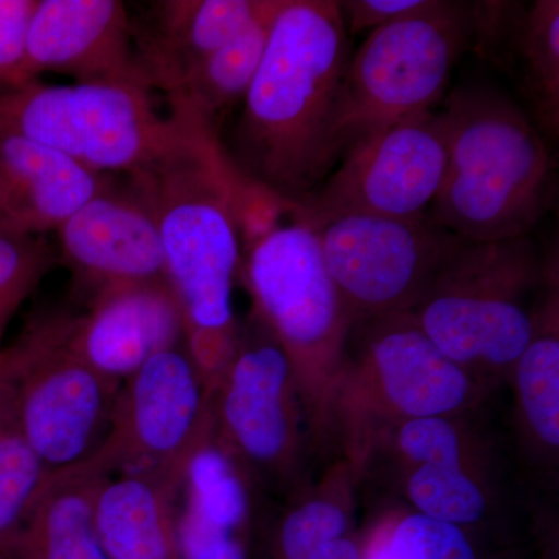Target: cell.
<instances>
[{"label":"cell","mask_w":559,"mask_h":559,"mask_svg":"<svg viewBox=\"0 0 559 559\" xmlns=\"http://www.w3.org/2000/svg\"><path fill=\"white\" fill-rule=\"evenodd\" d=\"M352 53L337 0H283L237 124L221 142L238 175L293 210L340 164Z\"/></svg>","instance_id":"cell-1"},{"label":"cell","mask_w":559,"mask_h":559,"mask_svg":"<svg viewBox=\"0 0 559 559\" xmlns=\"http://www.w3.org/2000/svg\"><path fill=\"white\" fill-rule=\"evenodd\" d=\"M175 146L150 170L130 179L145 197L164 248L167 282L183 316V348L213 388L240 342L234 283L242 248L234 213L237 171L218 132L186 110Z\"/></svg>","instance_id":"cell-2"},{"label":"cell","mask_w":559,"mask_h":559,"mask_svg":"<svg viewBox=\"0 0 559 559\" xmlns=\"http://www.w3.org/2000/svg\"><path fill=\"white\" fill-rule=\"evenodd\" d=\"M447 171L428 218L466 241L532 234L554 205L557 165L536 124L491 84H462L440 110Z\"/></svg>","instance_id":"cell-3"},{"label":"cell","mask_w":559,"mask_h":559,"mask_svg":"<svg viewBox=\"0 0 559 559\" xmlns=\"http://www.w3.org/2000/svg\"><path fill=\"white\" fill-rule=\"evenodd\" d=\"M0 131L49 146L97 175L134 178L178 145L186 120L173 110L160 116L153 92L130 81L36 80L0 94Z\"/></svg>","instance_id":"cell-4"},{"label":"cell","mask_w":559,"mask_h":559,"mask_svg":"<svg viewBox=\"0 0 559 559\" xmlns=\"http://www.w3.org/2000/svg\"><path fill=\"white\" fill-rule=\"evenodd\" d=\"M549 267L532 234L460 242L409 312L423 333L459 366L516 364L535 334L522 297Z\"/></svg>","instance_id":"cell-5"},{"label":"cell","mask_w":559,"mask_h":559,"mask_svg":"<svg viewBox=\"0 0 559 559\" xmlns=\"http://www.w3.org/2000/svg\"><path fill=\"white\" fill-rule=\"evenodd\" d=\"M471 43V2L452 0H430L426 9L370 32L353 50L345 76L341 159L367 135L436 110Z\"/></svg>","instance_id":"cell-6"},{"label":"cell","mask_w":559,"mask_h":559,"mask_svg":"<svg viewBox=\"0 0 559 559\" xmlns=\"http://www.w3.org/2000/svg\"><path fill=\"white\" fill-rule=\"evenodd\" d=\"M120 385L70 349L64 312L32 320L13 344L0 349V390L50 471L75 465L98 450Z\"/></svg>","instance_id":"cell-7"},{"label":"cell","mask_w":559,"mask_h":559,"mask_svg":"<svg viewBox=\"0 0 559 559\" xmlns=\"http://www.w3.org/2000/svg\"><path fill=\"white\" fill-rule=\"evenodd\" d=\"M447 160L440 110L407 117L348 148L289 219L318 230L348 215L425 218L440 193Z\"/></svg>","instance_id":"cell-8"},{"label":"cell","mask_w":559,"mask_h":559,"mask_svg":"<svg viewBox=\"0 0 559 559\" xmlns=\"http://www.w3.org/2000/svg\"><path fill=\"white\" fill-rule=\"evenodd\" d=\"M212 433L209 390L182 344L121 382L100 447L116 473L150 477L180 495L187 463Z\"/></svg>","instance_id":"cell-9"},{"label":"cell","mask_w":559,"mask_h":559,"mask_svg":"<svg viewBox=\"0 0 559 559\" xmlns=\"http://www.w3.org/2000/svg\"><path fill=\"white\" fill-rule=\"evenodd\" d=\"M323 260L353 314H406L417 308L463 238L428 216L348 215L320 227Z\"/></svg>","instance_id":"cell-10"},{"label":"cell","mask_w":559,"mask_h":559,"mask_svg":"<svg viewBox=\"0 0 559 559\" xmlns=\"http://www.w3.org/2000/svg\"><path fill=\"white\" fill-rule=\"evenodd\" d=\"M241 271L259 319L293 367L341 347L355 314L330 275L318 231L289 219L245 253Z\"/></svg>","instance_id":"cell-11"},{"label":"cell","mask_w":559,"mask_h":559,"mask_svg":"<svg viewBox=\"0 0 559 559\" xmlns=\"http://www.w3.org/2000/svg\"><path fill=\"white\" fill-rule=\"evenodd\" d=\"M57 235L58 260L87 300L112 286L167 280L153 210L130 179L120 187L110 178Z\"/></svg>","instance_id":"cell-12"},{"label":"cell","mask_w":559,"mask_h":559,"mask_svg":"<svg viewBox=\"0 0 559 559\" xmlns=\"http://www.w3.org/2000/svg\"><path fill=\"white\" fill-rule=\"evenodd\" d=\"M47 72L75 83L130 81L145 86L135 69L127 3L38 0L25 32L20 87Z\"/></svg>","instance_id":"cell-13"},{"label":"cell","mask_w":559,"mask_h":559,"mask_svg":"<svg viewBox=\"0 0 559 559\" xmlns=\"http://www.w3.org/2000/svg\"><path fill=\"white\" fill-rule=\"evenodd\" d=\"M66 341L91 369L123 382L157 353L183 344V316L167 280L103 289L81 316L64 312Z\"/></svg>","instance_id":"cell-14"},{"label":"cell","mask_w":559,"mask_h":559,"mask_svg":"<svg viewBox=\"0 0 559 559\" xmlns=\"http://www.w3.org/2000/svg\"><path fill=\"white\" fill-rule=\"evenodd\" d=\"M259 336L238 342L235 355L210 392L213 423L253 465L272 468L290 447L288 390L293 362L261 322Z\"/></svg>","instance_id":"cell-15"},{"label":"cell","mask_w":559,"mask_h":559,"mask_svg":"<svg viewBox=\"0 0 559 559\" xmlns=\"http://www.w3.org/2000/svg\"><path fill=\"white\" fill-rule=\"evenodd\" d=\"M271 0H160L132 17L135 69L171 97L209 55L237 38Z\"/></svg>","instance_id":"cell-16"},{"label":"cell","mask_w":559,"mask_h":559,"mask_svg":"<svg viewBox=\"0 0 559 559\" xmlns=\"http://www.w3.org/2000/svg\"><path fill=\"white\" fill-rule=\"evenodd\" d=\"M110 178L49 146L0 131V231L25 237L57 231Z\"/></svg>","instance_id":"cell-17"},{"label":"cell","mask_w":559,"mask_h":559,"mask_svg":"<svg viewBox=\"0 0 559 559\" xmlns=\"http://www.w3.org/2000/svg\"><path fill=\"white\" fill-rule=\"evenodd\" d=\"M116 474L98 447L75 465L51 471L5 559H108L95 528L103 485Z\"/></svg>","instance_id":"cell-18"},{"label":"cell","mask_w":559,"mask_h":559,"mask_svg":"<svg viewBox=\"0 0 559 559\" xmlns=\"http://www.w3.org/2000/svg\"><path fill=\"white\" fill-rule=\"evenodd\" d=\"M380 319L370 355L390 403L412 418L459 409L469 392L463 367L436 347L409 312Z\"/></svg>","instance_id":"cell-19"},{"label":"cell","mask_w":559,"mask_h":559,"mask_svg":"<svg viewBox=\"0 0 559 559\" xmlns=\"http://www.w3.org/2000/svg\"><path fill=\"white\" fill-rule=\"evenodd\" d=\"M170 488L138 474L103 485L95 528L108 559H180L176 500Z\"/></svg>","instance_id":"cell-20"},{"label":"cell","mask_w":559,"mask_h":559,"mask_svg":"<svg viewBox=\"0 0 559 559\" xmlns=\"http://www.w3.org/2000/svg\"><path fill=\"white\" fill-rule=\"evenodd\" d=\"M283 0H271L267 9L237 38L209 55L168 97L171 109L186 110L218 132L224 117L241 105L263 60L275 16Z\"/></svg>","instance_id":"cell-21"},{"label":"cell","mask_w":559,"mask_h":559,"mask_svg":"<svg viewBox=\"0 0 559 559\" xmlns=\"http://www.w3.org/2000/svg\"><path fill=\"white\" fill-rule=\"evenodd\" d=\"M520 84L530 119L546 140L559 134V2L525 7L499 68Z\"/></svg>","instance_id":"cell-22"},{"label":"cell","mask_w":559,"mask_h":559,"mask_svg":"<svg viewBox=\"0 0 559 559\" xmlns=\"http://www.w3.org/2000/svg\"><path fill=\"white\" fill-rule=\"evenodd\" d=\"M186 506L182 511L212 527L246 535L249 521V496L234 460L226 448L212 436L193 452L182 487Z\"/></svg>","instance_id":"cell-23"},{"label":"cell","mask_w":559,"mask_h":559,"mask_svg":"<svg viewBox=\"0 0 559 559\" xmlns=\"http://www.w3.org/2000/svg\"><path fill=\"white\" fill-rule=\"evenodd\" d=\"M50 473L21 432L0 390V559L20 535Z\"/></svg>","instance_id":"cell-24"},{"label":"cell","mask_w":559,"mask_h":559,"mask_svg":"<svg viewBox=\"0 0 559 559\" xmlns=\"http://www.w3.org/2000/svg\"><path fill=\"white\" fill-rule=\"evenodd\" d=\"M554 304L536 318L535 334L518 359V388L530 426L544 443L559 444V341Z\"/></svg>","instance_id":"cell-25"},{"label":"cell","mask_w":559,"mask_h":559,"mask_svg":"<svg viewBox=\"0 0 559 559\" xmlns=\"http://www.w3.org/2000/svg\"><path fill=\"white\" fill-rule=\"evenodd\" d=\"M57 264L46 238L0 231V349L11 319Z\"/></svg>","instance_id":"cell-26"},{"label":"cell","mask_w":559,"mask_h":559,"mask_svg":"<svg viewBox=\"0 0 559 559\" xmlns=\"http://www.w3.org/2000/svg\"><path fill=\"white\" fill-rule=\"evenodd\" d=\"M409 496L419 514L447 524H474L484 516L485 498L460 465H421L412 474Z\"/></svg>","instance_id":"cell-27"},{"label":"cell","mask_w":559,"mask_h":559,"mask_svg":"<svg viewBox=\"0 0 559 559\" xmlns=\"http://www.w3.org/2000/svg\"><path fill=\"white\" fill-rule=\"evenodd\" d=\"M362 559H477V555L462 527L417 513L374 540Z\"/></svg>","instance_id":"cell-28"},{"label":"cell","mask_w":559,"mask_h":559,"mask_svg":"<svg viewBox=\"0 0 559 559\" xmlns=\"http://www.w3.org/2000/svg\"><path fill=\"white\" fill-rule=\"evenodd\" d=\"M347 516L326 500H312L290 511L280 527L275 559H304L320 547L344 538Z\"/></svg>","instance_id":"cell-29"},{"label":"cell","mask_w":559,"mask_h":559,"mask_svg":"<svg viewBox=\"0 0 559 559\" xmlns=\"http://www.w3.org/2000/svg\"><path fill=\"white\" fill-rule=\"evenodd\" d=\"M290 212L293 207L288 202L237 173L234 183V213L242 257L267 235L283 226Z\"/></svg>","instance_id":"cell-30"},{"label":"cell","mask_w":559,"mask_h":559,"mask_svg":"<svg viewBox=\"0 0 559 559\" xmlns=\"http://www.w3.org/2000/svg\"><path fill=\"white\" fill-rule=\"evenodd\" d=\"M400 447L421 465H460L457 430L441 417L414 418L400 432Z\"/></svg>","instance_id":"cell-31"},{"label":"cell","mask_w":559,"mask_h":559,"mask_svg":"<svg viewBox=\"0 0 559 559\" xmlns=\"http://www.w3.org/2000/svg\"><path fill=\"white\" fill-rule=\"evenodd\" d=\"M176 536L180 559H249L246 535L212 527L182 510H176Z\"/></svg>","instance_id":"cell-32"},{"label":"cell","mask_w":559,"mask_h":559,"mask_svg":"<svg viewBox=\"0 0 559 559\" xmlns=\"http://www.w3.org/2000/svg\"><path fill=\"white\" fill-rule=\"evenodd\" d=\"M38 0H0V94L20 87L25 32Z\"/></svg>","instance_id":"cell-33"},{"label":"cell","mask_w":559,"mask_h":559,"mask_svg":"<svg viewBox=\"0 0 559 559\" xmlns=\"http://www.w3.org/2000/svg\"><path fill=\"white\" fill-rule=\"evenodd\" d=\"M429 2L430 0H344L340 2V9L348 35H360L401 17L411 16L426 9Z\"/></svg>","instance_id":"cell-34"},{"label":"cell","mask_w":559,"mask_h":559,"mask_svg":"<svg viewBox=\"0 0 559 559\" xmlns=\"http://www.w3.org/2000/svg\"><path fill=\"white\" fill-rule=\"evenodd\" d=\"M304 559H362L358 544L349 538H341L320 547Z\"/></svg>","instance_id":"cell-35"}]
</instances>
